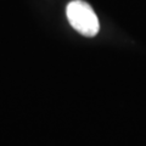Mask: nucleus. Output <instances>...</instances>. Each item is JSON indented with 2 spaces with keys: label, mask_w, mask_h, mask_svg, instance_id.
Instances as JSON below:
<instances>
[{
  "label": "nucleus",
  "mask_w": 146,
  "mask_h": 146,
  "mask_svg": "<svg viewBox=\"0 0 146 146\" xmlns=\"http://www.w3.org/2000/svg\"><path fill=\"white\" fill-rule=\"evenodd\" d=\"M66 15L71 26L80 34L94 36L99 33V18L88 3L73 0L66 7Z\"/></svg>",
  "instance_id": "obj_1"
}]
</instances>
